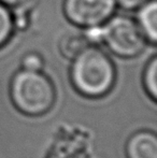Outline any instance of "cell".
Returning a JSON list of instances; mask_svg holds the SVG:
<instances>
[{
	"instance_id": "6da1fadb",
	"label": "cell",
	"mask_w": 157,
	"mask_h": 158,
	"mask_svg": "<svg viewBox=\"0 0 157 158\" xmlns=\"http://www.w3.org/2000/svg\"><path fill=\"white\" fill-rule=\"evenodd\" d=\"M70 77L74 88L88 98L107 95L115 82L111 58L97 45H88L72 59Z\"/></svg>"
},
{
	"instance_id": "7a4b0ae2",
	"label": "cell",
	"mask_w": 157,
	"mask_h": 158,
	"mask_svg": "<svg viewBox=\"0 0 157 158\" xmlns=\"http://www.w3.org/2000/svg\"><path fill=\"white\" fill-rule=\"evenodd\" d=\"M10 96L15 108L28 116H40L52 109L55 88L51 80L41 71L22 69L13 77Z\"/></svg>"
},
{
	"instance_id": "3957f363",
	"label": "cell",
	"mask_w": 157,
	"mask_h": 158,
	"mask_svg": "<svg viewBox=\"0 0 157 158\" xmlns=\"http://www.w3.org/2000/svg\"><path fill=\"white\" fill-rule=\"evenodd\" d=\"M102 43L114 55L123 58H132L143 52L147 40L136 21L126 15H112L102 24Z\"/></svg>"
},
{
	"instance_id": "277c9868",
	"label": "cell",
	"mask_w": 157,
	"mask_h": 158,
	"mask_svg": "<svg viewBox=\"0 0 157 158\" xmlns=\"http://www.w3.org/2000/svg\"><path fill=\"white\" fill-rule=\"evenodd\" d=\"M116 9L115 0H65L64 13L70 23L81 28L105 24Z\"/></svg>"
},
{
	"instance_id": "5b68a950",
	"label": "cell",
	"mask_w": 157,
	"mask_h": 158,
	"mask_svg": "<svg viewBox=\"0 0 157 158\" xmlns=\"http://www.w3.org/2000/svg\"><path fill=\"white\" fill-rule=\"evenodd\" d=\"M128 158H157V137L151 131H139L129 138L126 145Z\"/></svg>"
},
{
	"instance_id": "8992f818",
	"label": "cell",
	"mask_w": 157,
	"mask_h": 158,
	"mask_svg": "<svg viewBox=\"0 0 157 158\" xmlns=\"http://www.w3.org/2000/svg\"><path fill=\"white\" fill-rule=\"evenodd\" d=\"M137 25L140 28L145 40L155 44L157 41V2L149 0L137 9Z\"/></svg>"
},
{
	"instance_id": "52a82bcc",
	"label": "cell",
	"mask_w": 157,
	"mask_h": 158,
	"mask_svg": "<svg viewBox=\"0 0 157 158\" xmlns=\"http://www.w3.org/2000/svg\"><path fill=\"white\" fill-rule=\"evenodd\" d=\"M88 45L89 44L87 43L83 35L69 33L61 38L59 42V50L64 57L72 60L79 53H81Z\"/></svg>"
},
{
	"instance_id": "ba28073f",
	"label": "cell",
	"mask_w": 157,
	"mask_h": 158,
	"mask_svg": "<svg viewBox=\"0 0 157 158\" xmlns=\"http://www.w3.org/2000/svg\"><path fill=\"white\" fill-rule=\"evenodd\" d=\"M14 28L12 12L8 6L0 2V48L10 40Z\"/></svg>"
},
{
	"instance_id": "9c48e42d",
	"label": "cell",
	"mask_w": 157,
	"mask_h": 158,
	"mask_svg": "<svg viewBox=\"0 0 157 158\" xmlns=\"http://www.w3.org/2000/svg\"><path fill=\"white\" fill-rule=\"evenodd\" d=\"M143 83L147 94L153 100L157 98V58L155 56L147 63L143 74Z\"/></svg>"
},
{
	"instance_id": "30bf717a",
	"label": "cell",
	"mask_w": 157,
	"mask_h": 158,
	"mask_svg": "<svg viewBox=\"0 0 157 158\" xmlns=\"http://www.w3.org/2000/svg\"><path fill=\"white\" fill-rule=\"evenodd\" d=\"M83 35L89 45H98V44L102 43L103 41L102 25L85 28Z\"/></svg>"
},
{
	"instance_id": "8fae6325",
	"label": "cell",
	"mask_w": 157,
	"mask_h": 158,
	"mask_svg": "<svg viewBox=\"0 0 157 158\" xmlns=\"http://www.w3.org/2000/svg\"><path fill=\"white\" fill-rule=\"evenodd\" d=\"M22 67L24 70L28 71H41L43 68V59L38 54L30 53L27 54L22 60Z\"/></svg>"
},
{
	"instance_id": "7c38bea8",
	"label": "cell",
	"mask_w": 157,
	"mask_h": 158,
	"mask_svg": "<svg viewBox=\"0 0 157 158\" xmlns=\"http://www.w3.org/2000/svg\"><path fill=\"white\" fill-rule=\"evenodd\" d=\"M149 0H115L116 6L126 11H132L139 9L141 6L147 2Z\"/></svg>"
},
{
	"instance_id": "4fadbf2b",
	"label": "cell",
	"mask_w": 157,
	"mask_h": 158,
	"mask_svg": "<svg viewBox=\"0 0 157 158\" xmlns=\"http://www.w3.org/2000/svg\"><path fill=\"white\" fill-rule=\"evenodd\" d=\"M30 0H0L2 4H4L8 8H13V9H19L25 6L26 4H28Z\"/></svg>"
}]
</instances>
